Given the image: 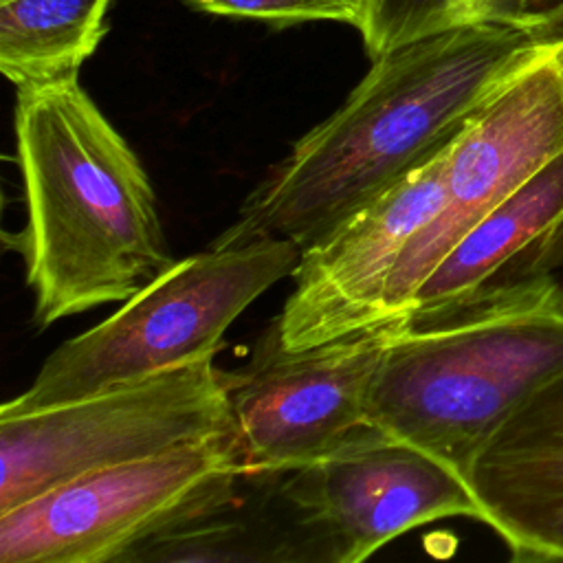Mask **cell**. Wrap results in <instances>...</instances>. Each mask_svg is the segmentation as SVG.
<instances>
[{
  "label": "cell",
  "instance_id": "cell-1",
  "mask_svg": "<svg viewBox=\"0 0 563 563\" xmlns=\"http://www.w3.org/2000/svg\"><path fill=\"white\" fill-rule=\"evenodd\" d=\"M548 35L537 22H473L372 57L347 99L271 167L216 242L284 238L312 249L446 152Z\"/></svg>",
  "mask_w": 563,
  "mask_h": 563
},
{
  "label": "cell",
  "instance_id": "cell-2",
  "mask_svg": "<svg viewBox=\"0 0 563 563\" xmlns=\"http://www.w3.org/2000/svg\"><path fill=\"white\" fill-rule=\"evenodd\" d=\"M13 130L26 224L4 244L40 328L123 303L176 262L147 172L77 77L18 88Z\"/></svg>",
  "mask_w": 563,
  "mask_h": 563
},
{
  "label": "cell",
  "instance_id": "cell-3",
  "mask_svg": "<svg viewBox=\"0 0 563 563\" xmlns=\"http://www.w3.org/2000/svg\"><path fill=\"white\" fill-rule=\"evenodd\" d=\"M563 369L556 275L396 334L372 385V422L466 473L490 435Z\"/></svg>",
  "mask_w": 563,
  "mask_h": 563
},
{
  "label": "cell",
  "instance_id": "cell-4",
  "mask_svg": "<svg viewBox=\"0 0 563 563\" xmlns=\"http://www.w3.org/2000/svg\"><path fill=\"white\" fill-rule=\"evenodd\" d=\"M301 249L284 238L213 242L176 260L95 328L48 354L0 416H20L213 356L227 328L264 290L290 277Z\"/></svg>",
  "mask_w": 563,
  "mask_h": 563
},
{
  "label": "cell",
  "instance_id": "cell-5",
  "mask_svg": "<svg viewBox=\"0 0 563 563\" xmlns=\"http://www.w3.org/2000/svg\"><path fill=\"white\" fill-rule=\"evenodd\" d=\"M240 477L233 433L79 475L0 512V561L147 559L222 512Z\"/></svg>",
  "mask_w": 563,
  "mask_h": 563
},
{
  "label": "cell",
  "instance_id": "cell-6",
  "mask_svg": "<svg viewBox=\"0 0 563 563\" xmlns=\"http://www.w3.org/2000/svg\"><path fill=\"white\" fill-rule=\"evenodd\" d=\"M233 433L213 356L55 407L0 416V512L79 475Z\"/></svg>",
  "mask_w": 563,
  "mask_h": 563
},
{
  "label": "cell",
  "instance_id": "cell-7",
  "mask_svg": "<svg viewBox=\"0 0 563 563\" xmlns=\"http://www.w3.org/2000/svg\"><path fill=\"white\" fill-rule=\"evenodd\" d=\"M396 328L398 319H389L286 350L271 323L251 361L224 374L242 477L312 464L376 429L369 396Z\"/></svg>",
  "mask_w": 563,
  "mask_h": 563
},
{
  "label": "cell",
  "instance_id": "cell-8",
  "mask_svg": "<svg viewBox=\"0 0 563 563\" xmlns=\"http://www.w3.org/2000/svg\"><path fill=\"white\" fill-rule=\"evenodd\" d=\"M271 475L292 528L290 561L358 563L429 521H482L460 473L378 427L312 464Z\"/></svg>",
  "mask_w": 563,
  "mask_h": 563
},
{
  "label": "cell",
  "instance_id": "cell-9",
  "mask_svg": "<svg viewBox=\"0 0 563 563\" xmlns=\"http://www.w3.org/2000/svg\"><path fill=\"white\" fill-rule=\"evenodd\" d=\"M563 152V33L543 37L457 136L438 213L407 242L387 282L398 319L440 260L499 202Z\"/></svg>",
  "mask_w": 563,
  "mask_h": 563
},
{
  "label": "cell",
  "instance_id": "cell-10",
  "mask_svg": "<svg viewBox=\"0 0 563 563\" xmlns=\"http://www.w3.org/2000/svg\"><path fill=\"white\" fill-rule=\"evenodd\" d=\"M449 150L301 253L290 275L295 286L273 321L286 350L321 345L385 321L389 275L407 242L442 207Z\"/></svg>",
  "mask_w": 563,
  "mask_h": 563
},
{
  "label": "cell",
  "instance_id": "cell-11",
  "mask_svg": "<svg viewBox=\"0 0 563 563\" xmlns=\"http://www.w3.org/2000/svg\"><path fill=\"white\" fill-rule=\"evenodd\" d=\"M563 266V152L484 216L413 290L411 328L534 286Z\"/></svg>",
  "mask_w": 563,
  "mask_h": 563
},
{
  "label": "cell",
  "instance_id": "cell-12",
  "mask_svg": "<svg viewBox=\"0 0 563 563\" xmlns=\"http://www.w3.org/2000/svg\"><path fill=\"white\" fill-rule=\"evenodd\" d=\"M466 484L512 561H563V369L490 435Z\"/></svg>",
  "mask_w": 563,
  "mask_h": 563
},
{
  "label": "cell",
  "instance_id": "cell-13",
  "mask_svg": "<svg viewBox=\"0 0 563 563\" xmlns=\"http://www.w3.org/2000/svg\"><path fill=\"white\" fill-rule=\"evenodd\" d=\"M112 0H0V70L15 86L77 77L103 40Z\"/></svg>",
  "mask_w": 563,
  "mask_h": 563
},
{
  "label": "cell",
  "instance_id": "cell-14",
  "mask_svg": "<svg viewBox=\"0 0 563 563\" xmlns=\"http://www.w3.org/2000/svg\"><path fill=\"white\" fill-rule=\"evenodd\" d=\"M532 4L534 0H365L358 31L369 57H376L416 37L462 24L534 22Z\"/></svg>",
  "mask_w": 563,
  "mask_h": 563
},
{
  "label": "cell",
  "instance_id": "cell-15",
  "mask_svg": "<svg viewBox=\"0 0 563 563\" xmlns=\"http://www.w3.org/2000/svg\"><path fill=\"white\" fill-rule=\"evenodd\" d=\"M196 11L233 15V18H255L266 20L277 26H288L297 22H345L352 26L363 24L365 0H183Z\"/></svg>",
  "mask_w": 563,
  "mask_h": 563
},
{
  "label": "cell",
  "instance_id": "cell-16",
  "mask_svg": "<svg viewBox=\"0 0 563 563\" xmlns=\"http://www.w3.org/2000/svg\"><path fill=\"white\" fill-rule=\"evenodd\" d=\"M532 20L550 31V35L563 31V0H534Z\"/></svg>",
  "mask_w": 563,
  "mask_h": 563
},
{
  "label": "cell",
  "instance_id": "cell-17",
  "mask_svg": "<svg viewBox=\"0 0 563 563\" xmlns=\"http://www.w3.org/2000/svg\"><path fill=\"white\" fill-rule=\"evenodd\" d=\"M561 33H563V31H561Z\"/></svg>",
  "mask_w": 563,
  "mask_h": 563
}]
</instances>
